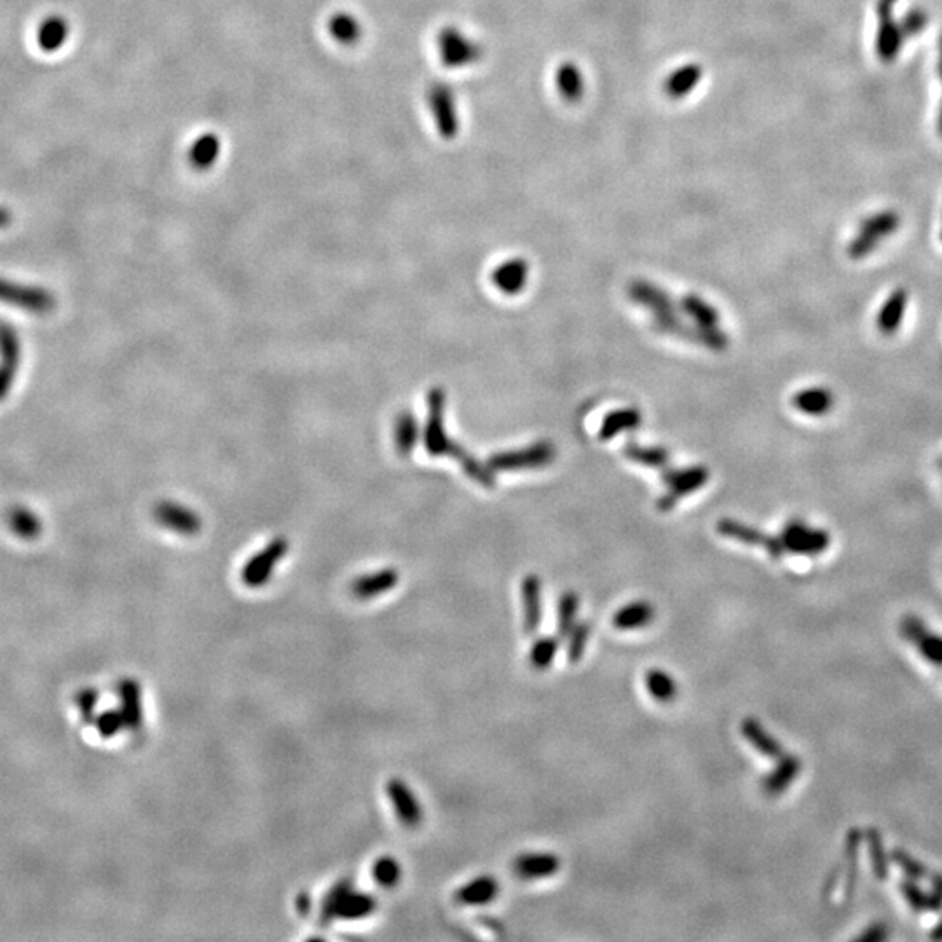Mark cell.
<instances>
[{
  "mask_svg": "<svg viewBox=\"0 0 942 942\" xmlns=\"http://www.w3.org/2000/svg\"><path fill=\"white\" fill-rule=\"evenodd\" d=\"M800 770H801V761L798 756H792V754L780 756L779 764L764 777V792L771 798L780 796L789 789V785L796 780V777L800 775Z\"/></svg>",
  "mask_w": 942,
  "mask_h": 942,
  "instance_id": "obj_24",
  "label": "cell"
},
{
  "mask_svg": "<svg viewBox=\"0 0 942 942\" xmlns=\"http://www.w3.org/2000/svg\"><path fill=\"white\" fill-rule=\"evenodd\" d=\"M925 23H927V18H925V15H923L921 11H911V13L904 18V22H900V28H902L904 37L920 32L921 28L925 26Z\"/></svg>",
  "mask_w": 942,
  "mask_h": 942,
  "instance_id": "obj_51",
  "label": "cell"
},
{
  "mask_svg": "<svg viewBox=\"0 0 942 942\" xmlns=\"http://www.w3.org/2000/svg\"><path fill=\"white\" fill-rule=\"evenodd\" d=\"M512 868L520 879H543L559 873L561 859L555 853H522L514 860Z\"/></svg>",
  "mask_w": 942,
  "mask_h": 942,
  "instance_id": "obj_16",
  "label": "cell"
},
{
  "mask_svg": "<svg viewBox=\"0 0 942 942\" xmlns=\"http://www.w3.org/2000/svg\"><path fill=\"white\" fill-rule=\"evenodd\" d=\"M154 516L162 527H166L177 535H183V536H192L201 529L200 516L196 515L191 508H187L180 503H173V501L159 503L154 510Z\"/></svg>",
  "mask_w": 942,
  "mask_h": 942,
  "instance_id": "obj_14",
  "label": "cell"
},
{
  "mask_svg": "<svg viewBox=\"0 0 942 942\" xmlns=\"http://www.w3.org/2000/svg\"><path fill=\"white\" fill-rule=\"evenodd\" d=\"M896 0H879L878 2V16L879 28L876 39V51L883 62H892L898 54V49L904 43V34L900 25L892 18V5Z\"/></svg>",
  "mask_w": 942,
  "mask_h": 942,
  "instance_id": "obj_13",
  "label": "cell"
},
{
  "mask_svg": "<svg viewBox=\"0 0 942 942\" xmlns=\"http://www.w3.org/2000/svg\"><path fill=\"white\" fill-rule=\"evenodd\" d=\"M499 896V881L493 876H478L470 883L463 885L456 894L454 900L461 906H486L491 904Z\"/></svg>",
  "mask_w": 942,
  "mask_h": 942,
  "instance_id": "obj_22",
  "label": "cell"
},
{
  "mask_svg": "<svg viewBox=\"0 0 942 942\" xmlns=\"http://www.w3.org/2000/svg\"><path fill=\"white\" fill-rule=\"evenodd\" d=\"M555 84H557L559 94L567 103H576L584 98V72L574 62H564L561 67L557 68Z\"/></svg>",
  "mask_w": 942,
  "mask_h": 942,
  "instance_id": "obj_29",
  "label": "cell"
},
{
  "mask_svg": "<svg viewBox=\"0 0 942 942\" xmlns=\"http://www.w3.org/2000/svg\"><path fill=\"white\" fill-rule=\"evenodd\" d=\"M124 724L121 712H105L98 719V730L103 737H113Z\"/></svg>",
  "mask_w": 942,
  "mask_h": 942,
  "instance_id": "obj_50",
  "label": "cell"
},
{
  "mask_svg": "<svg viewBox=\"0 0 942 942\" xmlns=\"http://www.w3.org/2000/svg\"><path fill=\"white\" fill-rule=\"evenodd\" d=\"M427 102L438 135L444 140L456 138L459 132V113L454 90L446 83H435L427 88Z\"/></svg>",
  "mask_w": 942,
  "mask_h": 942,
  "instance_id": "obj_7",
  "label": "cell"
},
{
  "mask_svg": "<svg viewBox=\"0 0 942 942\" xmlns=\"http://www.w3.org/2000/svg\"><path fill=\"white\" fill-rule=\"evenodd\" d=\"M437 47L444 67L447 68L470 67L484 54L482 47L456 26H446L438 32Z\"/></svg>",
  "mask_w": 942,
  "mask_h": 942,
  "instance_id": "obj_5",
  "label": "cell"
},
{
  "mask_svg": "<svg viewBox=\"0 0 942 942\" xmlns=\"http://www.w3.org/2000/svg\"><path fill=\"white\" fill-rule=\"evenodd\" d=\"M427 423L425 427V446L431 456H452L456 457L465 473L473 478L478 486L493 489L496 486L494 471L476 461L470 452L452 442L444 427V412H446V393L440 388H435L427 395Z\"/></svg>",
  "mask_w": 942,
  "mask_h": 942,
  "instance_id": "obj_1",
  "label": "cell"
},
{
  "mask_svg": "<svg viewBox=\"0 0 942 942\" xmlns=\"http://www.w3.org/2000/svg\"><path fill=\"white\" fill-rule=\"evenodd\" d=\"M393 438H395V447L402 456H408L416 447L417 438H419V427H417V419L408 410H404L397 417Z\"/></svg>",
  "mask_w": 942,
  "mask_h": 942,
  "instance_id": "obj_37",
  "label": "cell"
},
{
  "mask_svg": "<svg viewBox=\"0 0 942 942\" xmlns=\"http://www.w3.org/2000/svg\"><path fill=\"white\" fill-rule=\"evenodd\" d=\"M289 552V541L283 538H276L266 545L260 552H257L250 561L245 564L241 571V582L250 588H259L270 582V574L274 573L278 562L281 561Z\"/></svg>",
  "mask_w": 942,
  "mask_h": 942,
  "instance_id": "obj_11",
  "label": "cell"
},
{
  "mask_svg": "<svg viewBox=\"0 0 942 942\" xmlns=\"http://www.w3.org/2000/svg\"><path fill=\"white\" fill-rule=\"evenodd\" d=\"M578 609H580L578 594L573 590L565 592L559 601V611H557V632L562 639H567V635L576 625Z\"/></svg>",
  "mask_w": 942,
  "mask_h": 942,
  "instance_id": "obj_40",
  "label": "cell"
},
{
  "mask_svg": "<svg viewBox=\"0 0 942 942\" xmlns=\"http://www.w3.org/2000/svg\"><path fill=\"white\" fill-rule=\"evenodd\" d=\"M681 309L692 316L700 327H718L719 313L698 295H686L681 300Z\"/></svg>",
  "mask_w": 942,
  "mask_h": 942,
  "instance_id": "obj_39",
  "label": "cell"
},
{
  "mask_svg": "<svg viewBox=\"0 0 942 942\" xmlns=\"http://www.w3.org/2000/svg\"><path fill=\"white\" fill-rule=\"evenodd\" d=\"M653 620L654 606L646 601H635L614 613L613 627L616 630H637L648 627Z\"/></svg>",
  "mask_w": 942,
  "mask_h": 942,
  "instance_id": "obj_30",
  "label": "cell"
},
{
  "mask_svg": "<svg viewBox=\"0 0 942 942\" xmlns=\"http://www.w3.org/2000/svg\"><path fill=\"white\" fill-rule=\"evenodd\" d=\"M386 789H388L389 801L395 808V813L400 819V822L407 828H417L423 820V810H421L419 800L416 798L414 790L400 779L389 780Z\"/></svg>",
  "mask_w": 942,
  "mask_h": 942,
  "instance_id": "obj_15",
  "label": "cell"
},
{
  "mask_svg": "<svg viewBox=\"0 0 942 942\" xmlns=\"http://www.w3.org/2000/svg\"><path fill=\"white\" fill-rule=\"evenodd\" d=\"M22 340L15 327L0 323V402H4L13 391L22 365Z\"/></svg>",
  "mask_w": 942,
  "mask_h": 942,
  "instance_id": "obj_10",
  "label": "cell"
},
{
  "mask_svg": "<svg viewBox=\"0 0 942 942\" xmlns=\"http://www.w3.org/2000/svg\"><path fill=\"white\" fill-rule=\"evenodd\" d=\"M590 623L588 622H580L576 623L574 628L571 630V633L567 635V660L571 665H578L582 660H584V650H586V644H588V639H590Z\"/></svg>",
  "mask_w": 942,
  "mask_h": 942,
  "instance_id": "obj_46",
  "label": "cell"
},
{
  "mask_svg": "<svg viewBox=\"0 0 942 942\" xmlns=\"http://www.w3.org/2000/svg\"><path fill=\"white\" fill-rule=\"evenodd\" d=\"M866 841H868V850H869V857H871L869 860H871L873 875L876 876V879L885 881L888 878V859H887L883 839H881L878 829L869 828L868 832H866Z\"/></svg>",
  "mask_w": 942,
  "mask_h": 942,
  "instance_id": "obj_42",
  "label": "cell"
},
{
  "mask_svg": "<svg viewBox=\"0 0 942 942\" xmlns=\"http://www.w3.org/2000/svg\"><path fill=\"white\" fill-rule=\"evenodd\" d=\"M641 421H643V416L637 408L613 410L603 419V427L599 429V438L603 442H609L611 438H614L616 435H620L623 431L637 429Z\"/></svg>",
  "mask_w": 942,
  "mask_h": 942,
  "instance_id": "obj_31",
  "label": "cell"
},
{
  "mask_svg": "<svg viewBox=\"0 0 942 942\" xmlns=\"http://www.w3.org/2000/svg\"><path fill=\"white\" fill-rule=\"evenodd\" d=\"M859 847H860V832H859V829H852L847 836V845H845V857H847V885H845V892H847V900L852 898L855 883H857V876H859Z\"/></svg>",
  "mask_w": 942,
  "mask_h": 942,
  "instance_id": "obj_43",
  "label": "cell"
},
{
  "mask_svg": "<svg viewBox=\"0 0 942 942\" xmlns=\"http://www.w3.org/2000/svg\"><path fill=\"white\" fill-rule=\"evenodd\" d=\"M557 651H559V641L555 637H541L533 644L531 653H529L531 667L538 672L548 671L554 665Z\"/></svg>",
  "mask_w": 942,
  "mask_h": 942,
  "instance_id": "obj_41",
  "label": "cell"
},
{
  "mask_svg": "<svg viewBox=\"0 0 942 942\" xmlns=\"http://www.w3.org/2000/svg\"><path fill=\"white\" fill-rule=\"evenodd\" d=\"M686 340H693L712 351H722L728 348V336L718 327H690Z\"/></svg>",
  "mask_w": 942,
  "mask_h": 942,
  "instance_id": "obj_45",
  "label": "cell"
},
{
  "mask_svg": "<svg viewBox=\"0 0 942 942\" xmlns=\"http://www.w3.org/2000/svg\"><path fill=\"white\" fill-rule=\"evenodd\" d=\"M529 264L524 259H512L497 266L491 274L494 287L506 295H516L525 289Z\"/></svg>",
  "mask_w": 942,
  "mask_h": 942,
  "instance_id": "obj_20",
  "label": "cell"
},
{
  "mask_svg": "<svg viewBox=\"0 0 942 942\" xmlns=\"http://www.w3.org/2000/svg\"><path fill=\"white\" fill-rule=\"evenodd\" d=\"M520 594L524 606V630L525 633L533 635L538 632L543 620V586L539 576L527 574L520 584Z\"/></svg>",
  "mask_w": 942,
  "mask_h": 942,
  "instance_id": "obj_19",
  "label": "cell"
},
{
  "mask_svg": "<svg viewBox=\"0 0 942 942\" xmlns=\"http://www.w3.org/2000/svg\"><path fill=\"white\" fill-rule=\"evenodd\" d=\"M378 908V898L365 892H357L349 879H340L325 894L319 908L321 923L334 920H363Z\"/></svg>",
  "mask_w": 942,
  "mask_h": 942,
  "instance_id": "obj_2",
  "label": "cell"
},
{
  "mask_svg": "<svg viewBox=\"0 0 942 942\" xmlns=\"http://www.w3.org/2000/svg\"><path fill=\"white\" fill-rule=\"evenodd\" d=\"M930 939H932V941H942V918L941 921L934 927V930L930 932Z\"/></svg>",
  "mask_w": 942,
  "mask_h": 942,
  "instance_id": "obj_56",
  "label": "cell"
},
{
  "mask_svg": "<svg viewBox=\"0 0 942 942\" xmlns=\"http://www.w3.org/2000/svg\"><path fill=\"white\" fill-rule=\"evenodd\" d=\"M709 470L705 466H692L682 470H665L663 482L667 486V493L663 494L656 508L660 512H671L673 506L686 496L702 489L709 482Z\"/></svg>",
  "mask_w": 942,
  "mask_h": 942,
  "instance_id": "obj_9",
  "label": "cell"
},
{
  "mask_svg": "<svg viewBox=\"0 0 942 942\" xmlns=\"http://www.w3.org/2000/svg\"><path fill=\"white\" fill-rule=\"evenodd\" d=\"M295 906H297V911L306 917L311 911V898L306 892H302L295 898Z\"/></svg>",
  "mask_w": 942,
  "mask_h": 942,
  "instance_id": "obj_53",
  "label": "cell"
},
{
  "mask_svg": "<svg viewBox=\"0 0 942 942\" xmlns=\"http://www.w3.org/2000/svg\"><path fill=\"white\" fill-rule=\"evenodd\" d=\"M0 304L30 314H49L56 308V297L39 285H26L0 278Z\"/></svg>",
  "mask_w": 942,
  "mask_h": 942,
  "instance_id": "obj_4",
  "label": "cell"
},
{
  "mask_svg": "<svg viewBox=\"0 0 942 942\" xmlns=\"http://www.w3.org/2000/svg\"><path fill=\"white\" fill-rule=\"evenodd\" d=\"M644 684L648 693L660 703H671L679 695V686L672 675L662 669H650L644 673Z\"/></svg>",
  "mask_w": 942,
  "mask_h": 942,
  "instance_id": "obj_36",
  "label": "cell"
},
{
  "mask_svg": "<svg viewBox=\"0 0 942 942\" xmlns=\"http://www.w3.org/2000/svg\"><path fill=\"white\" fill-rule=\"evenodd\" d=\"M834 395L828 388L815 386L798 391L792 397V407L810 417H824L834 408Z\"/></svg>",
  "mask_w": 942,
  "mask_h": 942,
  "instance_id": "obj_21",
  "label": "cell"
},
{
  "mask_svg": "<svg viewBox=\"0 0 942 942\" xmlns=\"http://www.w3.org/2000/svg\"><path fill=\"white\" fill-rule=\"evenodd\" d=\"M908 302H909V295L906 289H896L885 299V302L881 304L878 316H876V329L879 330L881 336L892 337L898 334L904 323Z\"/></svg>",
  "mask_w": 942,
  "mask_h": 942,
  "instance_id": "obj_17",
  "label": "cell"
},
{
  "mask_svg": "<svg viewBox=\"0 0 942 942\" xmlns=\"http://www.w3.org/2000/svg\"><path fill=\"white\" fill-rule=\"evenodd\" d=\"M900 632H902V637L908 639L909 643H918L921 637L927 633V628L923 625L920 618L917 616H906L902 622H900Z\"/></svg>",
  "mask_w": 942,
  "mask_h": 942,
  "instance_id": "obj_49",
  "label": "cell"
},
{
  "mask_svg": "<svg viewBox=\"0 0 942 942\" xmlns=\"http://www.w3.org/2000/svg\"><path fill=\"white\" fill-rule=\"evenodd\" d=\"M329 32L332 39L342 45L358 44L363 35L361 23L349 13H336L329 20Z\"/></svg>",
  "mask_w": 942,
  "mask_h": 942,
  "instance_id": "obj_35",
  "label": "cell"
},
{
  "mask_svg": "<svg viewBox=\"0 0 942 942\" xmlns=\"http://www.w3.org/2000/svg\"><path fill=\"white\" fill-rule=\"evenodd\" d=\"M555 459V446L550 442H536L524 449L497 452L487 459L493 471L536 470L550 465Z\"/></svg>",
  "mask_w": 942,
  "mask_h": 942,
  "instance_id": "obj_6",
  "label": "cell"
},
{
  "mask_svg": "<svg viewBox=\"0 0 942 942\" xmlns=\"http://www.w3.org/2000/svg\"><path fill=\"white\" fill-rule=\"evenodd\" d=\"M741 731L743 739L749 741L758 752H761L766 758L780 760V756L784 752L782 743L777 741V739H773L758 719H743L741 724Z\"/></svg>",
  "mask_w": 942,
  "mask_h": 942,
  "instance_id": "obj_25",
  "label": "cell"
},
{
  "mask_svg": "<svg viewBox=\"0 0 942 942\" xmlns=\"http://www.w3.org/2000/svg\"><path fill=\"white\" fill-rule=\"evenodd\" d=\"M119 696H121V714L124 718V724L130 730H140L143 724V709H142V690L140 684L133 679H124L119 686Z\"/></svg>",
  "mask_w": 942,
  "mask_h": 942,
  "instance_id": "obj_28",
  "label": "cell"
},
{
  "mask_svg": "<svg viewBox=\"0 0 942 942\" xmlns=\"http://www.w3.org/2000/svg\"><path fill=\"white\" fill-rule=\"evenodd\" d=\"M628 297L635 304L648 308L653 316H656V314L677 313L672 297L665 290H662L660 287H656L654 283L646 281V280L632 281L628 285Z\"/></svg>",
  "mask_w": 942,
  "mask_h": 942,
  "instance_id": "obj_18",
  "label": "cell"
},
{
  "mask_svg": "<svg viewBox=\"0 0 942 942\" xmlns=\"http://www.w3.org/2000/svg\"><path fill=\"white\" fill-rule=\"evenodd\" d=\"M892 860L898 864V868L904 871V875L908 876L909 879H915V881H921V879H927L928 878V871L925 869V866L918 862L917 859H913L911 855L904 850H892Z\"/></svg>",
  "mask_w": 942,
  "mask_h": 942,
  "instance_id": "obj_47",
  "label": "cell"
},
{
  "mask_svg": "<svg viewBox=\"0 0 942 942\" xmlns=\"http://www.w3.org/2000/svg\"><path fill=\"white\" fill-rule=\"evenodd\" d=\"M939 74H941V81H942V39H941V51H939ZM939 132H941V135H942V109H941V113H939Z\"/></svg>",
  "mask_w": 942,
  "mask_h": 942,
  "instance_id": "obj_57",
  "label": "cell"
},
{
  "mask_svg": "<svg viewBox=\"0 0 942 942\" xmlns=\"http://www.w3.org/2000/svg\"><path fill=\"white\" fill-rule=\"evenodd\" d=\"M11 222H13V215H11V211L0 206V229L11 225Z\"/></svg>",
  "mask_w": 942,
  "mask_h": 942,
  "instance_id": "obj_54",
  "label": "cell"
},
{
  "mask_svg": "<svg viewBox=\"0 0 942 942\" xmlns=\"http://www.w3.org/2000/svg\"><path fill=\"white\" fill-rule=\"evenodd\" d=\"M398 573L391 567L388 569H381V571H376L372 574H365V576H359L358 580L355 584H351V592L358 597V599H374V597H379L382 594L393 590L397 584H398Z\"/></svg>",
  "mask_w": 942,
  "mask_h": 942,
  "instance_id": "obj_23",
  "label": "cell"
},
{
  "mask_svg": "<svg viewBox=\"0 0 942 942\" xmlns=\"http://www.w3.org/2000/svg\"><path fill=\"white\" fill-rule=\"evenodd\" d=\"M703 75V68L698 64H686L682 67L675 68L672 74L667 77L663 91L671 100H682L688 94L695 91L700 84Z\"/></svg>",
  "mask_w": 942,
  "mask_h": 942,
  "instance_id": "obj_26",
  "label": "cell"
},
{
  "mask_svg": "<svg viewBox=\"0 0 942 942\" xmlns=\"http://www.w3.org/2000/svg\"><path fill=\"white\" fill-rule=\"evenodd\" d=\"M372 876H374L376 883L381 885L382 888H393L402 879V866L397 859L386 855L374 864Z\"/></svg>",
  "mask_w": 942,
  "mask_h": 942,
  "instance_id": "obj_44",
  "label": "cell"
},
{
  "mask_svg": "<svg viewBox=\"0 0 942 942\" xmlns=\"http://www.w3.org/2000/svg\"><path fill=\"white\" fill-rule=\"evenodd\" d=\"M900 219L896 211H879L864 219L859 227L857 236L849 245V255L853 260H862L869 253H873L879 243L898 232Z\"/></svg>",
  "mask_w": 942,
  "mask_h": 942,
  "instance_id": "obj_3",
  "label": "cell"
},
{
  "mask_svg": "<svg viewBox=\"0 0 942 942\" xmlns=\"http://www.w3.org/2000/svg\"><path fill=\"white\" fill-rule=\"evenodd\" d=\"M900 892L904 898L908 900V904L915 909V911H932V913H937L942 909V894H939L937 890L934 892H925L921 890L920 887L917 885L915 879H906V881H900L898 885Z\"/></svg>",
  "mask_w": 942,
  "mask_h": 942,
  "instance_id": "obj_34",
  "label": "cell"
},
{
  "mask_svg": "<svg viewBox=\"0 0 942 942\" xmlns=\"http://www.w3.org/2000/svg\"><path fill=\"white\" fill-rule=\"evenodd\" d=\"M11 531L22 539H35L43 533V520L28 506H13L7 514Z\"/></svg>",
  "mask_w": 942,
  "mask_h": 942,
  "instance_id": "obj_33",
  "label": "cell"
},
{
  "mask_svg": "<svg viewBox=\"0 0 942 942\" xmlns=\"http://www.w3.org/2000/svg\"><path fill=\"white\" fill-rule=\"evenodd\" d=\"M917 644L925 660H928L930 663H934L937 667H942V637L932 635L927 632Z\"/></svg>",
  "mask_w": 942,
  "mask_h": 942,
  "instance_id": "obj_48",
  "label": "cell"
},
{
  "mask_svg": "<svg viewBox=\"0 0 942 942\" xmlns=\"http://www.w3.org/2000/svg\"><path fill=\"white\" fill-rule=\"evenodd\" d=\"M70 26L62 16H47L37 30V44L44 53H56L67 43Z\"/></svg>",
  "mask_w": 942,
  "mask_h": 942,
  "instance_id": "obj_32",
  "label": "cell"
},
{
  "mask_svg": "<svg viewBox=\"0 0 942 942\" xmlns=\"http://www.w3.org/2000/svg\"><path fill=\"white\" fill-rule=\"evenodd\" d=\"M718 531L726 538L737 539V541L745 543V545H751V546H764L766 552L773 559H780L785 554L782 541H780L779 536H768V535H764L763 531H760L756 527H751V525H745L739 520H733V518L719 520Z\"/></svg>",
  "mask_w": 942,
  "mask_h": 942,
  "instance_id": "obj_12",
  "label": "cell"
},
{
  "mask_svg": "<svg viewBox=\"0 0 942 942\" xmlns=\"http://www.w3.org/2000/svg\"><path fill=\"white\" fill-rule=\"evenodd\" d=\"M785 554L792 555H820L830 545V536L824 529H813L801 520H789L780 533Z\"/></svg>",
  "mask_w": 942,
  "mask_h": 942,
  "instance_id": "obj_8",
  "label": "cell"
},
{
  "mask_svg": "<svg viewBox=\"0 0 942 942\" xmlns=\"http://www.w3.org/2000/svg\"><path fill=\"white\" fill-rule=\"evenodd\" d=\"M221 152H222L221 138L215 133H202L191 143L187 159L194 170L206 172L219 161Z\"/></svg>",
  "mask_w": 942,
  "mask_h": 942,
  "instance_id": "obj_27",
  "label": "cell"
},
{
  "mask_svg": "<svg viewBox=\"0 0 942 942\" xmlns=\"http://www.w3.org/2000/svg\"><path fill=\"white\" fill-rule=\"evenodd\" d=\"M927 879H930V885L934 890H937L939 894H942V875L939 873H930Z\"/></svg>",
  "mask_w": 942,
  "mask_h": 942,
  "instance_id": "obj_55",
  "label": "cell"
},
{
  "mask_svg": "<svg viewBox=\"0 0 942 942\" xmlns=\"http://www.w3.org/2000/svg\"><path fill=\"white\" fill-rule=\"evenodd\" d=\"M623 454L630 461L650 466V468H663L669 465V459H671L669 450L662 449V447H641L633 442H628L623 449Z\"/></svg>",
  "mask_w": 942,
  "mask_h": 942,
  "instance_id": "obj_38",
  "label": "cell"
},
{
  "mask_svg": "<svg viewBox=\"0 0 942 942\" xmlns=\"http://www.w3.org/2000/svg\"><path fill=\"white\" fill-rule=\"evenodd\" d=\"M941 240H942V232H941Z\"/></svg>",
  "mask_w": 942,
  "mask_h": 942,
  "instance_id": "obj_58",
  "label": "cell"
},
{
  "mask_svg": "<svg viewBox=\"0 0 942 942\" xmlns=\"http://www.w3.org/2000/svg\"><path fill=\"white\" fill-rule=\"evenodd\" d=\"M888 936H890L888 928L881 923H876V925H871L864 934L855 937V942H881L885 941Z\"/></svg>",
  "mask_w": 942,
  "mask_h": 942,
  "instance_id": "obj_52",
  "label": "cell"
}]
</instances>
